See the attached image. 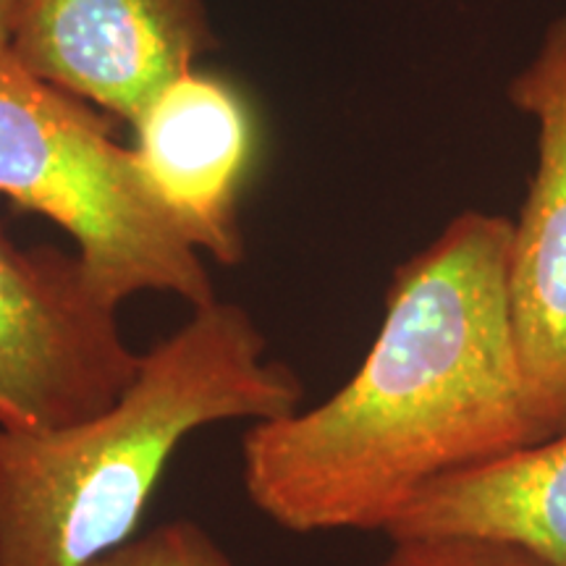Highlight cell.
<instances>
[{
    "label": "cell",
    "instance_id": "cell-1",
    "mask_svg": "<svg viewBox=\"0 0 566 566\" xmlns=\"http://www.w3.org/2000/svg\"><path fill=\"white\" fill-rule=\"evenodd\" d=\"M512 221L464 210L394 271L378 336L328 399L242 438L247 499L294 535L386 533L438 480L546 441L509 315Z\"/></svg>",
    "mask_w": 566,
    "mask_h": 566
},
{
    "label": "cell",
    "instance_id": "cell-2",
    "mask_svg": "<svg viewBox=\"0 0 566 566\" xmlns=\"http://www.w3.org/2000/svg\"><path fill=\"white\" fill-rule=\"evenodd\" d=\"M294 367L268 357L244 307L210 302L153 349L132 384L87 420L0 424V566H90L139 535L176 451L221 422L302 409Z\"/></svg>",
    "mask_w": 566,
    "mask_h": 566
},
{
    "label": "cell",
    "instance_id": "cell-3",
    "mask_svg": "<svg viewBox=\"0 0 566 566\" xmlns=\"http://www.w3.org/2000/svg\"><path fill=\"white\" fill-rule=\"evenodd\" d=\"M0 195L66 231L111 300L168 294L205 307L216 286L202 252L80 97L0 53Z\"/></svg>",
    "mask_w": 566,
    "mask_h": 566
},
{
    "label": "cell",
    "instance_id": "cell-4",
    "mask_svg": "<svg viewBox=\"0 0 566 566\" xmlns=\"http://www.w3.org/2000/svg\"><path fill=\"white\" fill-rule=\"evenodd\" d=\"M118 310L80 254L24 247L0 226V424L61 428L113 405L142 357Z\"/></svg>",
    "mask_w": 566,
    "mask_h": 566
},
{
    "label": "cell",
    "instance_id": "cell-5",
    "mask_svg": "<svg viewBox=\"0 0 566 566\" xmlns=\"http://www.w3.org/2000/svg\"><path fill=\"white\" fill-rule=\"evenodd\" d=\"M509 101L535 122V174L509 244V315L543 438L566 430V13L543 32Z\"/></svg>",
    "mask_w": 566,
    "mask_h": 566
},
{
    "label": "cell",
    "instance_id": "cell-6",
    "mask_svg": "<svg viewBox=\"0 0 566 566\" xmlns=\"http://www.w3.org/2000/svg\"><path fill=\"white\" fill-rule=\"evenodd\" d=\"M212 45L202 0H19L9 53L40 80L134 124Z\"/></svg>",
    "mask_w": 566,
    "mask_h": 566
},
{
    "label": "cell",
    "instance_id": "cell-7",
    "mask_svg": "<svg viewBox=\"0 0 566 566\" xmlns=\"http://www.w3.org/2000/svg\"><path fill=\"white\" fill-rule=\"evenodd\" d=\"M132 126L142 174L189 242L218 263H239V195L254 153L244 97L192 69L163 87Z\"/></svg>",
    "mask_w": 566,
    "mask_h": 566
},
{
    "label": "cell",
    "instance_id": "cell-8",
    "mask_svg": "<svg viewBox=\"0 0 566 566\" xmlns=\"http://www.w3.org/2000/svg\"><path fill=\"white\" fill-rule=\"evenodd\" d=\"M384 535L499 537L566 566V430L428 485Z\"/></svg>",
    "mask_w": 566,
    "mask_h": 566
},
{
    "label": "cell",
    "instance_id": "cell-9",
    "mask_svg": "<svg viewBox=\"0 0 566 566\" xmlns=\"http://www.w3.org/2000/svg\"><path fill=\"white\" fill-rule=\"evenodd\" d=\"M378 566H556L533 548L480 535H422L391 541Z\"/></svg>",
    "mask_w": 566,
    "mask_h": 566
},
{
    "label": "cell",
    "instance_id": "cell-10",
    "mask_svg": "<svg viewBox=\"0 0 566 566\" xmlns=\"http://www.w3.org/2000/svg\"><path fill=\"white\" fill-rule=\"evenodd\" d=\"M90 566H239L195 520H171L134 535Z\"/></svg>",
    "mask_w": 566,
    "mask_h": 566
},
{
    "label": "cell",
    "instance_id": "cell-11",
    "mask_svg": "<svg viewBox=\"0 0 566 566\" xmlns=\"http://www.w3.org/2000/svg\"><path fill=\"white\" fill-rule=\"evenodd\" d=\"M17 3H19V0H0V53H9Z\"/></svg>",
    "mask_w": 566,
    "mask_h": 566
}]
</instances>
